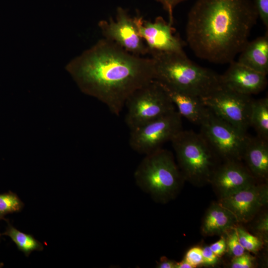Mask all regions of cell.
<instances>
[{
  "label": "cell",
  "mask_w": 268,
  "mask_h": 268,
  "mask_svg": "<svg viewBox=\"0 0 268 268\" xmlns=\"http://www.w3.org/2000/svg\"><path fill=\"white\" fill-rule=\"evenodd\" d=\"M237 221L233 214L219 203H212L203 220L201 231L206 236L225 233L234 227Z\"/></svg>",
  "instance_id": "cell-18"
},
{
  "label": "cell",
  "mask_w": 268,
  "mask_h": 268,
  "mask_svg": "<svg viewBox=\"0 0 268 268\" xmlns=\"http://www.w3.org/2000/svg\"><path fill=\"white\" fill-rule=\"evenodd\" d=\"M256 8L258 17L262 21L264 26L268 27V0H253Z\"/></svg>",
  "instance_id": "cell-27"
},
{
  "label": "cell",
  "mask_w": 268,
  "mask_h": 268,
  "mask_svg": "<svg viewBox=\"0 0 268 268\" xmlns=\"http://www.w3.org/2000/svg\"><path fill=\"white\" fill-rule=\"evenodd\" d=\"M254 231L264 243L268 239V215L265 213L260 215L254 226Z\"/></svg>",
  "instance_id": "cell-24"
},
{
  "label": "cell",
  "mask_w": 268,
  "mask_h": 268,
  "mask_svg": "<svg viewBox=\"0 0 268 268\" xmlns=\"http://www.w3.org/2000/svg\"><path fill=\"white\" fill-rule=\"evenodd\" d=\"M125 106V122L130 130L176 110L162 85L153 79L132 93Z\"/></svg>",
  "instance_id": "cell-6"
},
{
  "label": "cell",
  "mask_w": 268,
  "mask_h": 268,
  "mask_svg": "<svg viewBox=\"0 0 268 268\" xmlns=\"http://www.w3.org/2000/svg\"><path fill=\"white\" fill-rule=\"evenodd\" d=\"M98 26L104 38L131 53L141 56L148 54L147 46L138 33L134 17L123 7L117 8L115 20H102L99 22Z\"/></svg>",
  "instance_id": "cell-10"
},
{
  "label": "cell",
  "mask_w": 268,
  "mask_h": 268,
  "mask_svg": "<svg viewBox=\"0 0 268 268\" xmlns=\"http://www.w3.org/2000/svg\"><path fill=\"white\" fill-rule=\"evenodd\" d=\"M203 104L216 116L239 130L246 133L253 99L250 96L233 91L222 86L201 97Z\"/></svg>",
  "instance_id": "cell-9"
},
{
  "label": "cell",
  "mask_w": 268,
  "mask_h": 268,
  "mask_svg": "<svg viewBox=\"0 0 268 268\" xmlns=\"http://www.w3.org/2000/svg\"><path fill=\"white\" fill-rule=\"evenodd\" d=\"M268 202V188L256 183L228 196L221 198L218 203L230 211L237 222L252 220Z\"/></svg>",
  "instance_id": "cell-12"
},
{
  "label": "cell",
  "mask_w": 268,
  "mask_h": 268,
  "mask_svg": "<svg viewBox=\"0 0 268 268\" xmlns=\"http://www.w3.org/2000/svg\"><path fill=\"white\" fill-rule=\"evenodd\" d=\"M66 68L83 93L117 116L130 95L154 79L151 57L131 53L104 38L71 60Z\"/></svg>",
  "instance_id": "cell-1"
},
{
  "label": "cell",
  "mask_w": 268,
  "mask_h": 268,
  "mask_svg": "<svg viewBox=\"0 0 268 268\" xmlns=\"http://www.w3.org/2000/svg\"><path fill=\"white\" fill-rule=\"evenodd\" d=\"M258 18L252 0H197L188 15L187 43L200 59L230 64L249 41Z\"/></svg>",
  "instance_id": "cell-2"
},
{
  "label": "cell",
  "mask_w": 268,
  "mask_h": 268,
  "mask_svg": "<svg viewBox=\"0 0 268 268\" xmlns=\"http://www.w3.org/2000/svg\"><path fill=\"white\" fill-rule=\"evenodd\" d=\"M134 19L139 36L146 42L149 55L184 51V42L174 34L172 25L163 17L158 16L150 21L137 15Z\"/></svg>",
  "instance_id": "cell-11"
},
{
  "label": "cell",
  "mask_w": 268,
  "mask_h": 268,
  "mask_svg": "<svg viewBox=\"0 0 268 268\" xmlns=\"http://www.w3.org/2000/svg\"><path fill=\"white\" fill-rule=\"evenodd\" d=\"M160 3L168 15V22L173 25L174 23L173 10L180 3L186 0H154Z\"/></svg>",
  "instance_id": "cell-28"
},
{
  "label": "cell",
  "mask_w": 268,
  "mask_h": 268,
  "mask_svg": "<svg viewBox=\"0 0 268 268\" xmlns=\"http://www.w3.org/2000/svg\"><path fill=\"white\" fill-rule=\"evenodd\" d=\"M254 258L245 252L243 255L234 257L230 266L232 268H251L254 267Z\"/></svg>",
  "instance_id": "cell-26"
},
{
  "label": "cell",
  "mask_w": 268,
  "mask_h": 268,
  "mask_svg": "<svg viewBox=\"0 0 268 268\" xmlns=\"http://www.w3.org/2000/svg\"><path fill=\"white\" fill-rule=\"evenodd\" d=\"M160 84L182 117L199 125L207 118L210 110L203 104L201 97Z\"/></svg>",
  "instance_id": "cell-15"
},
{
  "label": "cell",
  "mask_w": 268,
  "mask_h": 268,
  "mask_svg": "<svg viewBox=\"0 0 268 268\" xmlns=\"http://www.w3.org/2000/svg\"><path fill=\"white\" fill-rule=\"evenodd\" d=\"M209 247L213 252L218 257L222 256L226 251L225 239L221 237L219 240L211 244Z\"/></svg>",
  "instance_id": "cell-30"
},
{
  "label": "cell",
  "mask_w": 268,
  "mask_h": 268,
  "mask_svg": "<svg viewBox=\"0 0 268 268\" xmlns=\"http://www.w3.org/2000/svg\"><path fill=\"white\" fill-rule=\"evenodd\" d=\"M250 127H253L257 136L268 140V98L253 99L249 118Z\"/></svg>",
  "instance_id": "cell-19"
},
{
  "label": "cell",
  "mask_w": 268,
  "mask_h": 268,
  "mask_svg": "<svg viewBox=\"0 0 268 268\" xmlns=\"http://www.w3.org/2000/svg\"><path fill=\"white\" fill-rule=\"evenodd\" d=\"M184 260L195 268L203 264L202 249L199 247H194L186 253Z\"/></svg>",
  "instance_id": "cell-25"
},
{
  "label": "cell",
  "mask_w": 268,
  "mask_h": 268,
  "mask_svg": "<svg viewBox=\"0 0 268 268\" xmlns=\"http://www.w3.org/2000/svg\"><path fill=\"white\" fill-rule=\"evenodd\" d=\"M193 265L188 263L184 259L180 262H177L176 268H194Z\"/></svg>",
  "instance_id": "cell-32"
},
{
  "label": "cell",
  "mask_w": 268,
  "mask_h": 268,
  "mask_svg": "<svg viewBox=\"0 0 268 268\" xmlns=\"http://www.w3.org/2000/svg\"><path fill=\"white\" fill-rule=\"evenodd\" d=\"M134 177L142 191L162 203L175 197L184 180L172 152L162 148L145 155Z\"/></svg>",
  "instance_id": "cell-4"
},
{
  "label": "cell",
  "mask_w": 268,
  "mask_h": 268,
  "mask_svg": "<svg viewBox=\"0 0 268 268\" xmlns=\"http://www.w3.org/2000/svg\"><path fill=\"white\" fill-rule=\"evenodd\" d=\"M202 249L203 264L214 266L218 262V257L210 249L209 246H205Z\"/></svg>",
  "instance_id": "cell-29"
},
{
  "label": "cell",
  "mask_w": 268,
  "mask_h": 268,
  "mask_svg": "<svg viewBox=\"0 0 268 268\" xmlns=\"http://www.w3.org/2000/svg\"><path fill=\"white\" fill-rule=\"evenodd\" d=\"M23 203L18 196L11 192L0 194V219L8 214L20 211Z\"/></svg>",
  "instance_id": "cell-21"
},
{
  "label": "cell",
  "mask_w": 268,
  "mask_h": 268,
  "mask_svg": "<svg viewBox=\"0 0 268 268\" xmlns=\"http://www.w3.org/2000/svg\"><path fill=\"white\" fill-rule=\"evenodd\" d=\"M225 233L226 250L233 258L241 256L246 252V250L240 244L236 230L234 227L227 231Z\"/></svg>",
  "instance_id": "cell-23"
},
{
  "label": "cell",
  "mask_w": 268,
  "mask_h": 268,
  "mask_svg": "<svg viewBox=\"0 0 268 268\" xmlns=\"http://www.w3.org/2000/svg\"><path fill=\"white\" fill-rule=\"evenodd\" d=\"M237 62L256 71L268 73V34L249 41L239 53Z\"/></svg>",
  "instance_id": "cell-17"
},
{
  "label": "cell",
  "mask_w": 268,
  "mask_h": 268,
  "mask_svg": "<svg viewBox=\"0 0 268 268\" xmlns=\"http://www.w3.org/2000/svg\"><path fill=\"white\" fill-rule=\"evenodd\" d=\"M177 262L169 260L166 257L161 258L160 262L157 264V268H176Z\"/></svg>",
  "instance_id": "cell-31"
},
{
  "label": "cell",
  "mask_w": 268,
  "mask_h": 268,
  "mask_svg": "<svg viewBox=\"0 0 268 268\" xmlns=\"http://www.w3.org/2000/svg\"><path fill=\"white\" fill-rule=\"evenodd\" d=\"M154 79L168 87L203 97L222 85L221 75L190 60L184 51L150 55Z\"/></svg>",
  "instance_id": "cell-3"
},
{
  "label": "cell",
  "mask_w": 268,
  "mask_h": 268,
  "mask_svg": "<svg viewBox=\"0 0 268 268\" xmlns=\"http://www.w3.org/2000/svg\"><path fill=\"white\" fill-rule=\"evenodd\" d=\"M200 126V134L219 158L224 161L242 159L249 138L246 133L222 120L210 110Z\"/></svg>",
  "instance_id": "cell-7"
},
{
  "label": "cell",
  "mask_w": 268,
  "mask_h": 268,
  "mask_svg": "<svg viewBox=\"0 0 268 268\" xmlns=\"http://www.w3.org/2000/svg\"><path fill=\"white\" fill-rule=\"evenodd\" d=\"M171 142L184 180L198 186L209 183L219 158L202 135L182 130Z\"/></svg>",
  "instance_id": "cell-5"
},
{
  "label": "cell",
  "mask_w": 268,
  "mask_h": 268,
  "mask_svg": "<svg viewBox=\"0 0 268 268\" xmlns=\"http://www.w3.org/2000/svg\"><path fill=\"white\" fill-rule=\"evenodd\" d=\"M221 75L223 86L241 94L251 96L262 91L267 86V75L246 67L237 61L230 63Z\"/></svg>",
  "instance_id": "cell-14"
},
{
  "label": "cell",
  "mask_w": 268,
  "mask_h": 268,
  "mask_svg": "<svg viewBox=\"0 0 268 268\" xmlns=\"http://www.w3.org/2000/svg\"><path fill=\"white\" fill-rule=\"evenodd\" d=\"M255 180L240 161L228 160L217 166L210 183L218 192L221 198L248 187L255 183Z\"/></svg>",
  "instance_id": "cell-13"
},
{
  "label": "cell",
  "mask_w": 268,
  "mask_h": 268,
  "mask_svg": "<svg viewBox=\"0 0 268 268\" xmlns=\"http://www.w3.org/2000/svg\"><path fill=\"white\" fill-rule=\"evenodd\" d=\"M236 230L239 242L246 251L256 253L262 248L264 242L258 236L251 234L241 227H236Z\"/></svg>",
  "instance_id": "cell-22"
},
{
  "label": "cell",
  "mask_w": 268,
  "mask_h": 268,
  "mask_svg": "<svg viewBox=\"0 0 268 268\" xmlns=\"http://www.w3.org/2000/svg\"><path fill=\"white\" fill-rule=\"evenodd\" d=\"M242 159L254 178L266 180L268 176V140L258 136L249 137Z\"/></svg>",
  "instance_id": "cell-16"
},
{
  "label": "cell",
  "mask_w": 268,
  "mask_h": 268,
  "mask_svg": "<svg viewBox=\"0 0 268 268\" xmlns=\"http://www.w3.org/2000/svg\"><path fill=\"white\" fill-rule=\"evenodd\" d=\"M183 130L182 116L176 110L130 130L129 144L137 153L148 154L161 148Z\"/></svg>",
  "instance_id": "cell-8"
},
{
  "label": "cell",
  "mask_w": 268,
  "mask_h": 268,
  "mask_svg": "<svg viewBox=\"0 0 268 268\" xmlns=\"http://www.w3.org/2000/svg\"><path fill=\"white\" fill-rule=\"evenodd\" d=\"M3 235L9 236L18 249L27 257L33 251H41L43 250L42 244L32 235L20 232L9 223Z\"/></svg>",
  "instance_id": "cell-20"
}]
</instances>
